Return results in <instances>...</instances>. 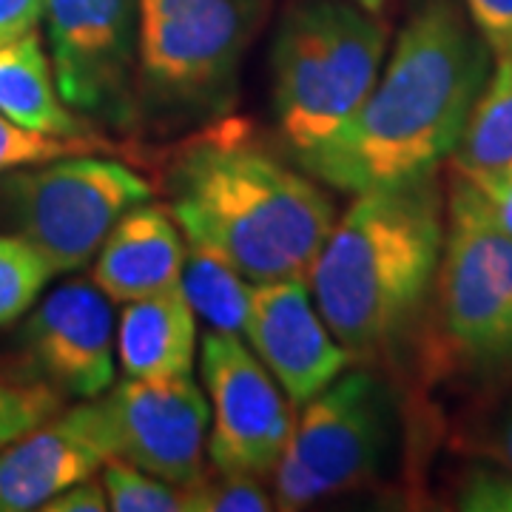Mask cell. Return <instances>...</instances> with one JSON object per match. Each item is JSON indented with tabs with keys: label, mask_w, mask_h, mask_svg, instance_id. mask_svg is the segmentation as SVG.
Instances as JSON below:
<instances>
[{
	"label": "cell",
	"mask_w": 512,
	"mask_h": 512,
	"mask_svg": "<svg viewBox=\"0 0 512 512\" xmlns=\"http://www.w3.org/2000/svg\"><path fill=\"white\" fill-rule=\"evenodd\" d=\"M490 63L461 0H413L362 109L296 163L348 194L436 174L456 151Z\"/></svg>",
	"instance_id": "6da1fadb"
},
{
	"label": "cell",
	"mask_w": 512,
	"mask_h": 512,
	"mask_svg": "<svg viewBox=\"0 0 512 512\" xmlns=\"http://www.w3.org/2000/svg\"><path fill=\"white\" fill-rule=\"evenodd\" d=\"M171 217L191 245L251 282L308 279L336 208L305 168L256 146L242 123H211L168 174Z\"/></svg>",
	"instance_id": "7a4b0ae2"
},
{
	"label": "cell",
	"mask_w": 512,
	"mask_h": 512,
	"mask_svg": "<svg viewBox=\"0 0 512 512\" xmlns=\"http://www.w3.org/2000/svg\"><path fill=\"white\" fill-rule=\"evenodd\" d=\"M447 197L439 171L359 191L311 268V296L353 359L390 350L419 319L439 271Z\"/></svg>",
	"instance_id": "3957f363"
},
{
	"label": "cell",
	"mask_w": 512,
	"mask_h": 512,
	"mask_svg": "<svg viewBox=\"0 0 512 512\" xmlns=\"http://www.w3.org/2000/svg\"><path fill=\"white\" fill-rule=\"evenodd\" d=\"M387 26L348 0H296L271 49L274 114L293 157H305L348 123L373 92Z\"/></svg>",
	"instance_id": "277c9868"
},
{
	"label": "cell",
	"mask_w": 512,
	"mask_h": 512,
	"mask_svg": "<svg viewBox=\"0 0 512 512\" xmlns=\"http://www.w3.org/2000/svg\"><path fill=\"white\" fill-rule=\"evenodd\" d=\"M140 123H214L271 0H137Z\"/></svg>",
	"instance_id": "5b68a950"
},
{
	"label": "cell",
	"mask_w": 512,
	"mask_h": 512,
	"mask_svg": "<svg viewBox=\"0 0 512 512\" xmlns=\"http://www.w3.org/2000/svg\"><path fill=\"white\" fill-rule=\"evenodd\" d=\"M433 336L444 367L473 379L512 376V234L453 174L433 282Z\"/></svg>",
	"instance_id": "8992f818"
},
{
	"label": "cell",
	"mask_w": 512,
	"mask_h": 512,
	"mask_svg": "<svg viewBox=\"0 0 512 512\" xmlns=\"http://www.w3.org/2000/svg\"><path fill=\"white\" fill-rule=\"evenodd\" d=\"M151 197L143 174L97 154L18 168L0 180L3 214L55 274L89 265L120 217Z\"/></svg>",
	"instance_id": "52a82bcc"
},
{
	"label": "cell",
	"mask_w": 512,
	"mask_h": 512,
	"mask_svg": "<svg viewBox=\"0 0 512 512\" xmlns=\"http://www.w3.org/2000/svg\"><path fill=\"white\" fill-rule=\"evenodd\" d=\"M390 441L382 384L367 370H345L302 404L291 441L274 470V510H305L348 493L379 470Z\"/></svg>",
	"instance_id": "ba28073f"
},
{
	"label": "cell",
	"mask_w": 512,
	"mask_h": 512,
	"mask_svg": "<svg viewBox=\"0 0 512 512\" xmlns=\"http://www.w3.org/2000/svg\"><path fill=\"white\" fill-rule=\"evenodd\" d=\"M52 72L74 111L128 131L140 123L137 0H46Z\"/></svg>",
	"instance_id": "9c48e42d"
},
{
	"label": "cell",
	"mask_w": 512,
	"mask_h": 512,
	"mask_svg": "<svg viewBox=\"0 0 512 512\" xmlns=\"http://www.w3.org/2000/svg\"><path fill=\"white\" fill-rule=\"evenodd\" d=\"M200 370L211 407V467L274 476L296 419L271 370L239 336L211 328L202 333Z\"/></svg>",
	"instance_id": "30bf717a"
},
{
	"label": "cell",
	"mask_w": 512,
	"mask_h": 512,
	"mask_svg": "<svg viewBox=\"0 0 512 512\" xmlns=\"http://www.w3.org/2000/svg\"><path fill=\"white\" fill-rule=\"evenodd\" d=\"M97 402L114 458L177 487L205 470L211 407L191 373L157 382L123 379Z\"/></svg>",
	"instance_id": "8fae6325"
},
{
	"label": "cell",
	"mask_w": 512,
	"mask_h": 512,
	"mask_svg": "<svg viewBox=\"0 0 512 512\" xmlns=\"http://www.w3.org/2000/svg\"><path fill=\"white\" fill-rule=\"evenodd\" d=\"M114 313L94 282L72 279L49 293L23 328V348L60 396L94 399L114 384Z\"/></svg>",
	"instance_id": "7c38bea8"
},
{
	"label": "cell",
	"mask_w": 512,
	"mask_h": 512,
	"mask_svg": "<svg viewBox=\"0 0 512 512\" xmlns=\"http://www.w3.org/2000/svg\"><path fill=\"white\" fill-rule=\"evenodd\" d=\"M245 339L293 404L322 393L353 359L325 325L308 279L256 282Z\"/></svg>",
	"instance_id": "4fadbf2b"
},
{
	"label": "cell",
	"mask_w": 512,
	"mask_h": 512,
	"mask_svg": "<svg viewBox=\"0 0 512 512\" xmlns=\"http://www.w3.org/2000/svg\"><path fill=\"white\" fill-rule=\"evenodd\" d=\"M111 458L100 402L83 399L0 450V512L40 510L60 490L97 476Z\"/></svg>",
	"instance_id": "5bb4252c"
},
{
	"label": "cell",
	"mask_w": 512,
	"mask_h": 512,
	"mask_svg": "<svg viewBox=\"0 0 512 512\" xmlns=\"http://www.w3.org/2000/svg\"><path fill=\"white\" fill-rule=\"evenodd\" d=\"M188 242L163 205L140 202L111 228L94 256L92 282L111 302H134L180 285Z\"/></svg>",
	"instance_id": "9a60e30c"
},
{
	"label": "cell",
	"mask_w": 512,
	"mask_h": 512,
	"mask_svg": "<svg viewBox=\"0 0 512 512\" xmlns=\"http://www.w3.org/2000/svg\"><path fill=\"white\" fill-rule=\"evenodd\" d=\"M117 362L126 379H174L194 370L197 353V313L177 288L128 302L117 333Z\"/></svg>",
	"instance_id": "2e32d148"
},
{
	"label": "cell",
	"mask_w": 512,
	"mask_h": 512,
	"mask_svg": "<svg viewBox=\"0 0 512 512\" xmlns=\"http://www.w3.org/2000/svg\"><path fill=\"white\" fill-rule=\"evenodd\" d=\"M0 114L46 134H89L60 97L52 60L37 32L0 43Z\"/></svg>",
	"instance_id": "e0dca14e"
},
{
	"label": "cell",
	"mask_w": 512,
	"mask_h": 512,
	"mask_svg": "<svg viewBox=\"0 0 512 512\" xmlns=\"http://www.w3.org/2000/svg\"><path fill=\"white\" fill-rule=\"evenodd\" d=\"M487 83L473 103L450 165L461 177L512 163V55L493 57Z\"/></svg>",
	"instance_id": "ac0fdd59"
},
{
	"label": "cell",
	"mask_w": 512,
	"mask_h": 512,
	"mask_svg": "<svg viewBox=\"0 0 512 512\" xmlns=\"http://www.w3.org/2000/svg\"><path fill=\"white\" fill-rule=\"evenodd\" d=\"M180 291L208 328L245 336L254 282L231 268L222 256L188 242Z\"/></svg>",
	"instance_id": "d6986e66"
},
{
	"label": "cell",
	"mask_w": 512,
	"mask_h": 512,
	"mask_svg": "<svg viewBox=\"0 0 512 512\" xmlns=\"http://www.w3.org/2000/svg\"><path fill=\"white\" fill-rule=\"evenodd\" d=\"M86 154H126V148L114 146L97 131L46 134V131L20 126L6 114H0V174L55 163V160H66V157H86Z\"/></svg>",
	"instance_id": "ffe728a7"
},
{
	"label": "cell",
	"mask_w": 512,
	"mask_h": 512,
	"mask_svg": "<svg viewBox=\"0 0 512 512\" xmlns=\"http://www.w3.org/2000/svg\"><path fill=\"white\" fill-rule=\"evenodd\" d=\"M183 490L185 512H268L274 510V493L248 473H228L205 464L200 476Z\"/></svg>",
	"instance_id": "44dd1931"
},
{
	"label": "cell",
	"mask_w": 512,
	"mask_h": 512,
	"mask_svg": "<svg viewBox=\"0 0 512 512\" xmlns=\"http://www.w3.org/2000/svg\"><path fill=\"white\" fill-rule=\"evenodd\" d=\"M52 274L49 262L26 239L0 237V325L29 311Z\"/></svg>",
	"instance_id": "7402d4cb"
},
{
	"label": "cell",
	"mask_w": 512,
	"mask_h": 512,
	"mask_svg": "<svg viewBox=\"0 0 512 512\" xmlns=\"http://www.w3.org/2000/svg\"><path fill=\"white\" fill-rule=\"evenodd\" d=\"M103 487L114 512H185L183 490L177 484L151 476L123 458H111L103 467Z\"/></svg>",
	"instance_id": "603a6c76"
},
{
	"label": "cell",
	"mask_w": 512,
	"mask_h": 512,
	"mask_svg": "<svg viewBox=\"0 0 512 512\" xmlns=\"http://www.w3.org/2000/svg\"><path fill=\"white\" fill-rule=\"evenodd\" d=\"M63 407V396L49 384L0 382V450L32 433L37 424L52 419Z\"/></svg>",
	"instance_id": "cb8c5ba5"
},
{
	"label": "cell",
	"mask_w": 512,
	"mask_h": 512,
	"mask_svg": "<svg viewBox=\"0 0 512 512\" xmlns=\"http://www.w3.org/2000/svg\"><path fill=\"white\" fill-rule=\"evenodd\" d=\"M458 510L512 512V470L473 467L461 478L456 493Z\"/></svg>",
	"instance_id": "d4e9b609"
},
{
	"label": "cell",
	"mask_w": 512,
	"mask_h": 512,
	"mask_svg": "<svg viewBox=\"0 0 512 512\" xmlns=\"http://www.w3.org/2000/svg\"><path fill=\"white\" fill-rule=\"evenodd\" d=\"M490 55H512V0H461Z\"/></svg>",
	"instance_id": "484cf974"
},
{
	"label": "cell",
	"mask_w": 512,
	"mask_h": 512,
	"mask_svg": "<svg viewBox=\"0 0 512 512\" xmlns=\"http://www.w3.org/2000/svg\"><path fill=\"white\" fill-rule=\"evenodd\" d=\"M456 174V171H453ZM461 177V174H458ZM467 183L478 191V197L484 200L487 211L493 214V220L512 234V163L501 165L495 171H484V174H473L464 177Z\"/></svg>",
	"instance_id": "4316f807"
},
{
	"label": "cell",
	"mask_w": 512,
	"mask_h": 512,
	"mask_svg": "<svg viewBox=\"0 0 512 512\" xmlns=\"http://www.w3.org/2000/svg\"><path fill=\"white\" fill-rule=\"evenodd\" d=\"M43 512H106L109 510V495L103 481L86 478L80 484H72L66 490H60L55 498H49L43 507Z\"/></svg>",
	"instance_id": "83f0119b"
},
{
	"label": "cell",
	"mask_w": 512,
	"mask_h": 512,
	"mask_svg": "<svg viewBox=\"0 0 512 512\" xmlns=\"http://www.w3.org/2000/svg\"><path fill=\"white\" fill-rule=\"evenodd\" d=\"M43 12L46 0H0V43L35 32Z\"/></svg>",
	"instance_id": "f1b7e54d"
},
{
	"label": "cell",
	"mask_w": 512,
	"mask_h": 512,
	"mask_svg": "<svg viewBox=\"0 0 512 512\" xmlns=\"http://www.w3.org/2000/svg\"><path fill=\"white\" fill-rule=\"evenodd\" d=\"M498 447H501V458H504L507 470H512V407L507 410V416L501 419V427H498Z\"/></svg>",
	"instance_id": "f546056e"
},
{
	"label": "cell",
	"mask_w": 512,
	"mask_h": 512,
	"mask_svg": "<svg viewBox=\"0 0 512 512\" xmlns=\"http://www.w3.org/2000/svg\"><path fill=\"white\" fill-rule=\"evenodd\" d=\"M348 3H356L359 9H365V12H373V15H379L384 6L390 3V0H348Z\"/></svg>",
	"instance_id": "4dcf8cb0"
}]
</instances>
